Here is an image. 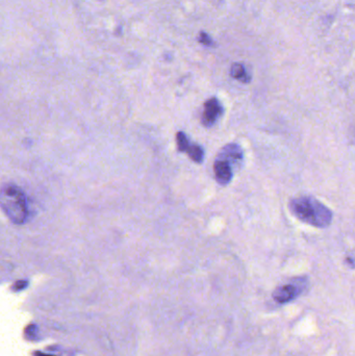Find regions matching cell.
Returning <instances> with one entry per match:
<instances>
[{"label":"cell","instance_id":"obj_9","mask_svg":"<svg viewBox=\"0 0 355 356\" xmlns=\"http://www.w3.org/2000/svg\"><path fill=\"white\" fill-rule=\"evenodd\" d=\"M176 142H177V148H178L179 151H186L189 148V140L187 136L184 135L182 131L177 132L176 135Z\"/></svg>","mask_w":355,"mask_h":356},{"label":"cell","instance_id":"obj_2","mask_svg":"<svg viewBox=\"0 0 355 356\" xmlns=\"http://www.w3.org/2000/svg\"><path fill=\"white\" fill-rule=\"evenodd\" d=\"M1 205L6 216L14 223L22 224L27 218V204L25 196L21 190L13 184H6L2 188Z\"/></svg>","mask_w":355,"mask_h":356},{"label":"cell","instance_id":"obj_12","mask_svg":"<svg viewBox=\"0 0 355 356\" xmlns=\"http://www.w3.org/2000/svg\"><path fill=\"white\" fill-rule=\"evenodd\" d=\"M35 355L36 356H50V355H45L44 353H40V352H36Z\"/></svg>","mask_w":355,"mask_h":356},{"label":"cell","instance_id":"obj_11","mask_svg":"<svg viewBox=\"0 0 355 356\" xmlns=\"http://www.w3.org/2000/svg\"><path fill=\"white\" fill-rule=\"evenodd\" d=\"M26 285H27V283H26V281H24V280L18 281L17 284L14 285L13 288H14L15 291H20V290H22V288H24L26 286Z\"/></svg>","mask_w":355,"mask_h":356},{"label":"cell","instance_id":"obj_7","mask_svg":"<svg viewBox=\"0 0 355 356\" xmlns=\"http://www.w3.org/2000/svg\"><path fill=\"white\" fill-rule=\"evenodd\" d=\"M231 75L234 79L240 80L243 84H249L251 81L250 74L247 72L246 68L242 64L235 63L231 68Z\"/></svg>","mask_w":355,"mask_h":356},{"label":"cell","instance_id":"obj_10","mask_svg":"<svg viewBox=\"0 0 355 356\" xmlns=\"http://www.w3.org/2000/svg\"><path fill=\"white\" fill-rule=\"evenodd\" d=\"M198 41L200 42L201 44H203V45H205V46H213V39L211 38V36L208 35L206 33H204V32L199 33Z\"/></svg>","mask_w":355,"mask_h":356},{"label":"cell","instance_id":"obj_8","mask_svg":"<svg viewBox=\"0 0 355 356\" xmlns=\"http://www.w3.org/2000/svg\"><path fill=\"white\" fill-rule=\"evenodd\" d=\"M187 151H188L189 157L195 162H202L203 158H204V151L201 146H199L197 144L189 146Z\"/></svg>","mask_w":355,"mask_h":356},{"label":"cell","instance_id":"obj_6","mask_svg":"<svg viewBox=\"0 0 355 356\" xmlns=\"http://www.w3.org/2000/svg\"><path fill=\"white\" fill-rule=\"evenodd\" d=\"M218 159L227 160L229 164H240L244 159L242 148L238 144H228L221 150Z\"/></svg>","mask_w":355,"mask_h":356},{"label":"cell","instance_id":"obj_13","mask_svg":"<svg viewBox=\"0 0 355 356\" xmlns=\"http://www.w3.org/2000/svg\"><path fill=\"white\" fill-rule=\"evenodd\" d=\"M347 263H348V264H350L351 266H354V264H353V261H352V259H351V258H347Z\"/></svg>","mask_w":355,"mask_h":356},{"label":"cell","instance_id":"obj_1","mask_svg":"<svg viewBox=\"0 0 355 356\" xmlns=\"http://www.w3.org/2000/svg\"><path fill=\"white\" fill-rule=\"evenodd\" d=\"M290 210L296 218L317 228H326L332 222V212L312 196L292 199Z\"/></svg>","mask_w":355,"mask_h":356},{"label":"cell","instance_id":"obj_4","mask_svg":"<svg viewBox=\"0 0 355 356\" xmlns=\"http://www.w3.org/2000/svg\"><path fill=\"white\" fill-rule=\"evenodd\" d=\"M302 287L296 284H286L277 287L273 293V299L280 304H284L295 299L300 293Z\"/></svg>","mask_w":355,"mask_h":356},{"label":"cell","instance_id":"obj_3","mask_svg":"<svg viewBox=\"0 0 355 356\" xmlns=\"http://www.w3.org/2000/svg\"><path fill=\"white\" fill-rule=\"evenodd\" d=\"M223 107L217 98H211L204 103V110L202 114V124L205 127H212L223 115Z\"/></svg>","mask_w":355,"mask_h":356},{"label":"cell","instance_id":"obj_5","mask_svg":"<svg viewBox=\"0 0 355 356\" xmlns=\"http://www.w3.org/2000/svg\"><path fill=\"white\" fill-rule=\"evenodd\" d=\"M213 171H214V176H216V179L220 184L226 185L231 181L233 173H232L231 165L229 164L227 160H222V159H217L213 165Z\"/></svg>","mask_w":355,"mask_h":356}]
</instances>
